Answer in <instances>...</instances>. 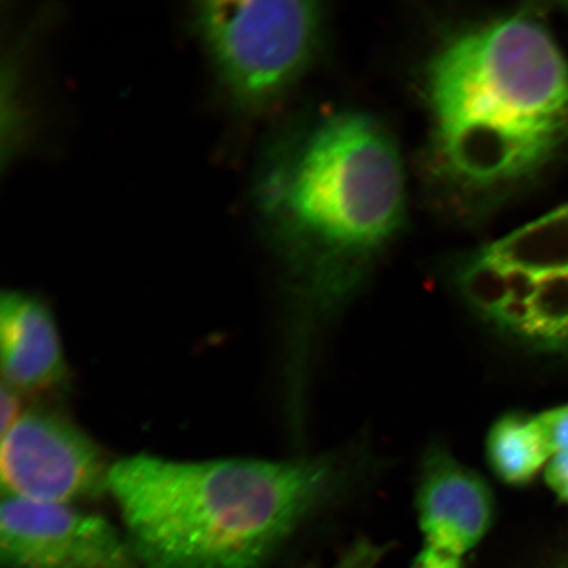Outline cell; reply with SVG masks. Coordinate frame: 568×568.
<instances>
[{"label":"cell","instance_id":"1","mask_svg":"<svg viewBox=\"0 0 568 568\" xmlns=\"http://www.w3.org/2000/svg\"><path fill=\"white\" fill-rule=\"evenodd\" d=\"M257 202L287 272L294 375L303 374L320 333L358 295L406 222L399 146L366 112H320L274 146Z\"/></svg>","mask_w":568,"mask_h":568},{"label":"cell","instance_id":"2","mask_svg":"<svg viewBox=\"0 0 568 568\" xmlns=\"http://www.w3.org/2000/svg\"><path fill=\"white\" fill-rule=\"evenodd\" d=\"M359 466L346 452L202 462L138 454L112 465L110 495L140 568H265L346 494Z\"/></svg>","mask_w":568,"mask_h":568},{"label":"cell","instance_id":"3","mask_svg":"<svg viewBox=\"0 0 568 568\" xmlns=\"http://www.w3.org/2000/svg\"><path fill=\"white\" fill-rule=\"evenodd\" d=\"M432 138L481 169L545 165L568 138V61L527 16L460 32L425 81Z\"/></svg>","mask_w":568,"mask_h":568},{"label":"cell","instance_id":"4","mask_svg":"<svg viewBox=\"0 0 568 568\" xmlns=\"http://www.w3.org/2000/svg\"><path fill=\"white\" fill-rule=\"evenodd\" d=\"M325 12L300 0H210L196 32L234 105L264 110L300 81L322 41Z\"/></svg>","mask_w":568,"mask_h":568},{"label":"cell","instance_id":"5","mask_svg":"<svg viewBox=\"0 0 568 568\" xmlns=\"http://www.w3.org/2000/svg\"><path fill=\"white\" fill-rule=\"evenodd\" d=\"M112 465L101 447L59 412L28 410L2 435L6 495L61 504L97 499L110 494Z\"/></svg>","mask_w":568,"mask_h":568},{"label":"cell","instance_id":"6","mask_svg":"<svg viewBox=\"0 0 568 568\" xmlns=\"http://www.w3.org/2000/svg\"><path fill=\"white\" fill-rule=\"evenodd\" d=\"M0 562L2 568H140L126 532L103 516L6 494Z\"/></svg>","mask_w":568,"mask_h":568},{"label":"cell","instance_id":"7","mask_svg":"<svg viewBox=\"0 0 568 568\" xmlns=\"http://www.w3.org/2000/svg\"><path fill=\"white\" fill-rule=\"evenodd\" d=\"M416 508L425 546L462 559L486 537L495 516L487 481L438 445L425 453Z\"/></svg>","mask_w":568,"mask_h":568},{"label":"cell","instance_id":"8","mask_svg":"<svg viewBox=\"0 0 568 568\" xmlns=\"http://www.w3.org/2000/svg\"><path fill=\"white\" fill-rule=\"evenodd\" d=\"M0 345L6 386L20 393H41L67 379L59 329L39 297L7 291L0 301Z\"/></svg>","mask_w":568,"mask_h":568},{"label":"cell","instance_id":"9","mask_svg":"<svg viewBox=\"0 0 568 568\" xmlns=\"http://www.w3.org/2000/svg\"><path fill=\"white\" fill-rule=\"evenodd\" d=\"M489 467L508 486L530 485L552 457L536 416L510 412L497 418L486 442Z\"/></svg>","mask_w":568,"mask_h":568},{"label":"cell","instance_id":"10","mask_svg":"<svg viewBox=\"0 0 568 568\" xmlns=\"http://www.w3.org/2000/svg\"><path fill=\"white\" fill-rule=\"evenodd\" d=\"M504 267L535 275L568 272V203L483 251Z\"/></svg>","mask_w":568,"mask_h":568},{"label":"cell","instance_id":"11","mask_svg":"<svg viewBox=\"0 0 568 568\" xmlns=\"http://www.w3.org/2000/svg\"><path fill=\"white\" fill-rule=\"evenodd\" d=\"M457 283L466 303L488 322L508 302L507 268L483 252L459 268Z\"/></svg>","mask_w":568,"mask_h":568},{"label":"cell","instance_id":"12","mask_svg":"<svg viewBox=\"0 0 568 568\" xmlns=\"http://www.w3.org/2000/svg\"><path fill=\"white\" fill-rule=\"evenodd\" d=\"M554 454L568 453V403L536 415Z\"/></svg>","mask_w":568,"mask_h":568},{"label":"cell","instance_id":"13","mask_svg":"<svg viewBox=\"0 0 568 568\" xmlns=\"http://www.w3.org/2000/svg\"><path fill=\"white\" fill-rule=\"evenodd\" d=\"M387 552V546L359 538L328 568H378Z\"/></svg>","mask_w":568,"mask_h":568},{"label":"cell","instance_id":"14","mask_svg":"<svg viewBox=\"0 0 568 568\" xmlns=\"http://www.w3.org/2000/svg\"><path fill=\"white\" fill-rule=\"evenodd\" d=\"M544 477L558 500L568 504V453L554 454L545 467Z\"/></svg>","mask_w":568,"mask_h":568},{"label":"cell","instance_id":"15","mask_svg":"<svg viewBox=\"0 0 568 568\" xmlns=\"http://www.w3.org/2000/svg\"><path fill=\"white\" fill-rule=\"evenodd\" d=\"M409 568H464V559L424 546Z\"/></svg>","mask_w":568,"mask_h":568},{"label":"cell","instance_id":"16","mask_svg":"<svg viewBox=\"0 0 568 568\" xmlns=\"http://www.w3.org/2000/svg\"><path fill=\"white\" fill-rule=\"evenodd\" d=\"M0 408H2V435L9 430L13 424L20 417L19 409V394L9 386L2 383V402H0Z\"/></svg>","mask_w":568,"mask_h":568},{"label":"cell","instance_id":"17","mask_svg":"<svg viewBox=\"0 0 568 568\" xmlns=\"http://www.w3.org/2000/svg\"><path fill=\"white\" fill-rule=\"evenodd\" d=\"M566 568H568V562H567V565H566Z\"/></svg>","mask_w":568,"mask_h":568}]
</instances>
